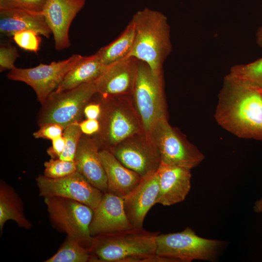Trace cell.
I'll list each match as a JSON object with an SVG mask.
<instances>
[{"instance_id": "32", "label": "cell", "mask_w": 262, "mask_h": 262, "mask_svg": "<svg viewBox=\"0 0 262 262\" xmlns=\"http://www.w3.org/2000/svg\"><path fill=\"white\" fill-rule=\"evenodd\" d=\"M79 125L82 133L89 136L97 134L100 127L98 119H86L80 122Z\"/></svg>"}, {"instance_id": "6", "label": "cell", "mask_w": 262, "mask_h": 262, "mask_svg": "<svg viewBox=\"0 0 262 262\" xmlns=\"http://www.w3.org/2000/svg\"><path fill=\"white\" fill-rule=\"evenodd\" d=\"M223 246V242L200 237L187 227L180 232L159 233L156 238V254L175 262L213 261Z\"/></svg>"}, {"instance_id": "8", "label": "cell", "mask_w": 262, "mask_h": 262, "mask_svg": "<svg viewBox=\"0 0 262 262\" xmlns=\"http://www.w3.org/2000/svg\"><path fill=\"white\" fill-rule=\"evenodd\" d=\"M44 199L52 225L90 249L94 239L89 230L94 210L80 202L61 197L46 196Z\"/></svg>"}, {"instance_id": "31", "label": "cell", "mask_w": 262, "mask_h": 262, "mask_svg": "<svg viewBox=\"0 0 262 262\" xmlns=\"http://www.w3.org/2000/svg\"><path fill=\"white\" fill-rule=\"evenodd\" d=\"M64 128L61 125L55 123H48L39 127V129L34 132V138L53 140L63 135Z\"/></svg>"}, {"instance_id": "33", "label": "cell", "mask_w": 262, "mask_h": 262, "mask_svg": "<svg viewBox=\"0 0 262 262\" xmlns=\"http://www.w3.org/2000/svg\"><path fill=\"white\" fill-rule=\"evenodd\" d=\"M51 141L52 146L48 149L47 153L51 158H59L65 148V139L62 135L52 140Z\"/></svg>"}, {"instance_id": "34", "label": "cell", "mask_w": 262, "mask_h": 262, "mask_svg": "<svg viewBox=\"0 0 262 262\" xmlns=\"http://www.w3.org/2000/svg\"><path fill=\"white\" fill-rule=\"evenodd\" d=\"M101 113L100 102L98 103H88L85 107L83 115L86 119H98Z\"/></svg>"}, {"instance_id": "3", "label": "cell", "mask_w": 262, "mask_h": 262, "mask_svg": "<svg viewBox=\"0 0 262 262\" xmlns=\"http://www.w3.org/2000/svg\"><path fill=\"white\" fill-rule=\"evenodd\" d=\"M131 21L135 36L128 57L146 63L154 73L162 74L164 63L172 50L167 17L159 11L145 8L135 13Z\"/></svg>"}, {"instance_id": "12", "label": "cell", "mask_w": 262, "mask_h": 262, "mask_svg": "<svg viewBox=\"0 0 262 262\" xmlns=\"http://www.w3.org/2000/svg\"><path fill=\"white\" fill-rule=\"evenodd\" d=\"M108 150L124 166L142 178L156 172L161 164L159 151L144 131L128 138Z\"/></svg>"}, {"instance_id": "22", "label": "cell", "mask_w": 262, "mask_h": 262, "mask_svg": "<svg viewBox=\"0 0 262 262\" xmlns=\"http://www.w3.org/2000/svg\"><path fill=\"white\" fill-rule=\"evenodd\" d=\"M9 220L15 221L17 226L30 229L32 223L24 213L21 199L14 189L3 180L0 182V230L2 233L5 223Z\"/></svg>"}, {"instance_id": "13", "label": "cell", "mask_w": 262, "mask_h": 262, "mask_svg": "<svg viewBox=\"0 0 262 262\" xmlns=\"http://www.w3.org/2000/svg\"><path fill=\"white\" fill-rule=\"evenodd\" d=\"M138 60L127 57L106 66L94 81L97 94L101 98L131 95L134 85Z\"/></svg>"}, {"instance_id": "2", "label": "cell", "mask_w": 262, "mask_h": 262, "mask_svg": "<svg viewBox=\"0 0 262 262\" xmlns=\"http://www.w3.org/2000/svg\"><path fill=\"white\" fill-rule=\"evenodd\" d=\"M159 234L142 228L93 237L90 262H167L156 254Z\"/></svg>"}, {"instance_id": "18", "label": "cell", "mask_w": 262, "mask_h": 262, "mask_svg": "<svg viewBox=\"0 0 262 262\" xmlns=\"http://www.w3.org/2000/svg\"><path fill=\"white\" fill-rule=\"evenodd\" d=\"M82 136L75 154L77 171L82 174L95 187L107 192V179L101 160L100 142L98 139Z\"/></svg>"}, {"instance_id": "29", "label": "cell", "mask_w": 262, "mask_h": 262, "mask_svg": "<svg viewBox=\"0 0 262 262\" xmlns=\"http://www.w3.org/2000/svg\"><path fill=\"white\" fill-rule=\"evenodd\" d=\"M46 0H0V10L20 9L42 12Z\"/></svg>"}, {"instance_id": "30", "label": "cell", "mask_w": 262, "mask_h": 262, "mask_svg": "<svg viewBox=\"0 0 262 262\" xmlns=\"http://www.w3.org/2000/svg\"><path fill=\"white\" fill-rule=\"evenodd\" d=\"M19 56L17 49L12 45L2 44L0 47V71L12 70L15 67V62Z\"/></svg>"}, {"instance_id": "21", "label": "cell", "mask_w": 262, "mask_h": 262, "mask_svg": "<svg viewBox=\"0 0 262 262\" xmlns=\"http://www.w3.org/2000/svg\"><path fill=\"white\" fill-rule=\"evenodd\" d=\"M96 53L83 56L80 61L66 75L53 92L59 93L73 89L96 80L106 67Z\"/></svg>"}, {"instance_id": "27", "label": "cell", "mask_w": 262, "mask_h": 262, "mask_svg": "<svg viewBox=\"0 0 262 262\" xmlns=\"http://www.w3.org/2000/svg\"><path fill=\"white\" fill-rule=\"evenodd\" d=\"M44 167L43 175L52 179L66 177L77 171L74 161H66L59 158H51L44 163Z\"/></svg>"}, {"instance_id": "9", "label": "cell", "mask_w": 262, "mask_h": 262, "mask_svg": "<svg viewBox=\"0 0 262 262\" xmlns=\"http://www.w3.org/2000/svg\"><path fill=\"white\" fill-rule=\"evenodd\" d=\"M148 135L159 151L161 164L192 169L204 159L203 154L172 127L167 118L159 120Z\"/></svg>"}, {"instance_id": "19", "label": "cell", "mask_w": 262, "mask_h": 262, "mask_svg": "<svg viewBox=\"0 0 262 262\" xmlns=\"http://www.w3.org/2000/svg\"><path fill=\"white\" fill-rule=\"evenodd\" d=\"M32 30L46 38L51 32L42 12L20 9L0 10V33L13 37L16 33Z\"/></svg>"}, {"instance_id": "11", "label": "cell", "mask_w": 262, "mask_h": 262, "mask_svg": "<svg viewBox=\"0 0 262 262\" xmlns=\"http://www.w3.org/2000/svg\"><path fill=\"white\" fill-rule=\"evenodd\" d=\"M36 182L41 196H58L75 200L94 210L104 194L78 171L57 179L39 175L36 178Z\"/></svg>"}, {"instance_id": "17", "label": "cell", "mask_w": 262, "mask_h": 262, "mask_svg": "<svg viewBox=\"0 0 262 262\" xmlns=\"http://www.w3.org/2000/svg\"><path fill=\"white\" fill-rule=\"evenodd\" d=\"M191 169L160 164L157 171L159 192L156 204L171 206L183 201L191 187Z\"/></svg>"}, {"instance_id": "35", "label": "cell", "mask_w": 262, "mask_h": 262, "mask_svg": "<svg viewBox=\"0 0 262 262\" xmlns=\"http://www.w3.org/2000/svg\"><path fill=\"white\" fill-rule=\"evenodd\" d=\"M253 208L256 212L262 213V197L255 202Z\"/></svg>"}, {"instance_id": "14", "label": "cell", "mask_w": 262, "mask_h": 262, "mask_svg": "<svg viewBox=\"0 0 262 262\" xmlns=\"http://www.w3.org/2000/svg\"><path fill=\"white\" fill-rule=\"evenodd\" d=\"M85 3V0H46L42 13L53 35L56 50L70 46V27Z\"/></svg>"}, {"instance_id": "23", "label": "cell", "mask_w": 262, "mask_h": 262, "mask_svg": "<svg viewBox=\"0 0 262 262\" xmlns=\"http://www.w3.org/2000/svg\"><path fill=\"white\" fill-rule=\"evenodd\" d=\"M135 30L131 20L123 33L114 41L95 53L101 63L107 66L128 57L134 40Z\"/></svg>"}, {"instance_id": "36", "label": "cell", "mask_w": 262, "mask_h": 262, "mask_svg": "<svg viewBox=\"0 0 262 262\" xmlns=\"http://www.w3.org/2000/svg\"><path fill=\"white\" fill-rule=\"evenodd\" d=\"M256 43L260 47H262V26L258 30L256 33Z\"/></svg>"}, {"instance_id": "1", "label": "cell", "mask_w": 262, "mask_h": 262, "mask_svg": "<svg viewBox=\"0 0 262 262\" xmlns=\"http://www.w3.org/2000/svg\"><path fill=\"white\" fill-rule=\"evenodd\" d=\"M214 117L221 127L238 137L262 141V90L228 74Z\"/></svg>"}, {"instance_id": "4", "label": "cell", "mask_w": 262, "mask_h": 262, "mask_svg": "<svg viewBox=\"0 0 262 262\" xmlns=\"http://www.w3.org/2000/svg\"><path fill=\"white\" fill-rule=\"evenodd\" d=\"M100 102V127L97 134L100 145L105 149H109L128 138L144 131L131 95L101 98Z\"/></svg>"}, {"instance_id": "7", "label": "cell", "mask_w": 262, "mask_h": 262, "mask_svg": "<svg viewBox=\"0 0 262 262\" xmlns=\"http://www.w3.org/2000/svg\"><path fill=\"white\" fill-rule=\"evenodd\" d=\"M96 94L94 81L59 93L52 92L38 113V126L55 123L65 129L80 122L85 106Z\"/></svg>"}, {"instance_id": "5", "label": "cell", "mask_w": 262, "mask_h": 262, "mask_svg": "<svg viewBox=\"0 0 262 262\" xmlns=\"http://www.w3.org/2000/svg\"><path fill=\"white\" fill-rule=\"evenodd\" d=\"M131 97L147 134L159 120L167 118L163 74L154 73L146 63L139 60Z\"/></svg>"}, {"instance_id": "15", "label": "cell", "mask_w": 262, "mask_h": 262, "mask_svg": "<svg viewBox=\"0 0 262 262\" xmlns=\"http://www.w3.org/2000/svg\"><path fill=\"white\" fill-rule=\"evenodd\" d=\"M132 229L125 212L123 198L108 192L104 193L94 210L89 227L91 235L95 237Z\"/></svg>"}, {"instance_id": "20", "label": "cell", "mask_w": 262, "mask_h": 262, "mask_svg": "<svg viewBox=\"0 0 262 262\" xmlns=\"http://www.w3.org/2000/svg\"><path fill=\"white\" fill-rule=\"evenodd\" d=\"M101 160L107 179V192L122 198L140 182L142 178L121 163L109 150H100Z\"/></svg>"}, {"instance_id": "28", "label": "cell", "mask_w": 262, "mask_h": 262, "mask_svg": "<svg viewBox=\"0 0 262 262\" xmlns=\"http://www.w3.org/2000/svg\"><path fill=\"white\" fill-rule=\"evenodd\" d=\"M39 34L32 30H26L16 33L13 39L20 48L37 53L41 41Z\"/></svg>"}, {"instance_id": "25", "label": "cell", "mask_w": 262, "mask_h": 262, "mask_svg": "<svg viewBox=\"0 0 262 262\" xmlns=\"http://www.w3.org/2000/svg\"><path fill=\"white\" fill-rule=\"evenodd\" d=\"M229 74L262 90V58L247 64L235 65L230 68Z\"/></svg>"}, {"instance_id": "16", "label": "cell", "mask_w": 262, "mask_h": 262, "mask_svg": "<svg viewBox=\"0 0 262 262\" xmlns=\"http://www.w3.org/2000/svg\"><path fill=\"white\" fill-rule=\"evenodd\" d=\"M159 192V176L156 171L142 178L139 184L123 198L127 217L133 229L143 228L144 219L156 204Z\"/></svg>"}, {"instance_id": "26", "label": "cell", "mask_w": 262, "mask_h": 262, "mask_svg": "<svg viewBox=\"0 0 262 262\" xmlns=\"http://www.w3.org/2000/svg\"><path fill=\"white\" fill-rule=\"evenodd\" d=\"M82 134L79 122L71 124L64 129L63 136L65 140V146L59 159L66 161L74 160Z\"/></svg>"}, {"instance_id": "10", "label": "cell", "mask_w": 262, "mask_h": 262, "mask_svg": "<svg viewBox=\"0 0 262 262\" xmlns=\"http://www.w3.org/2000/svg\"><path fill=\"white\" fill-rule=\"evenodd\" d=\"M82 57L73 54L66 59L49 64L40 63L31 68L15 67L10 70L7 77L10 80L23 82L30 86L34 90L37 100L42 105Z\"/></svg>"}, {"instance_id": "24", "label": "cell", "mask_w": 262, "mask_h": 262, "mask_svg": "<svg viewBox=\"0 0 262 262\" xmlns=\"http://www.w3.org/2000/svg\"><path fill=\"white\" fill-rule=\"evenodd\" d=\"M90 249L76 240L67 237L56 253L45 262H90Z\"/></svg>"}]
</instances>
